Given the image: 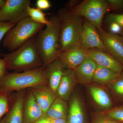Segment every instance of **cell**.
<instances>
[{
    "label": "cell",
    "mask_w": 123,
    "mask_h": 123,
    "mask_svg": "<svg viewBox=\"0 0 123 123\" xmlns=\"http://www.w3.org/2000/svg\"><path fill=\"white\" fill-rule=\"evenodd\" d=\"M68 104L66 101L57 97L45 114L48 118L58 119L67 118Z\"/></svg>",
    "instance_id": "44dd1931"
},
{
    "label": "cell",
    "mask_w": 123,
    "mask_h": 123,
    "mask_svg": "<svg viewBox=\"0 0 123 123\" xmlns=\"http://www.w3.org/2000/svg\"><path fill=\"white\" fill-rule=\"evenodd\" d=\"M15 25V24L2 22L0 21V43L8 31ZM1 56V54L0 53V57Z\"/></svg>",
    "instance_id": "f1b7e54d"
},
{
    "label": "cell",
    "mask_w": 123,
    "mask_h": 123,
    "mask_svg": "<svg viewBox=\"0 0 123 123\" xmlns=\"http://www.w3.org/2000/svg\"><path fill=\"white\" fill-rule=\"evenodd\" d=\"M24 123H33L45 116L30 89L25 92L23 105Z\"/></svg>",
    "instance_id": "8fae6325"
},
{
    "label": "cell",
    "mask_w": 123,
    "mask_h": 123,
    "mask_svg": "<svg viewBox=\"0 0 123 123\" xmlns=\"http://www.w3.org/2000/svg\"><path fill=\"white\" fill-rule=\"evenodd\" d=\"M80 2L79 0H70L66 3L64 8L70 11L74 8Z\"/></svg>",
    "instance_id": "d6a6232c"
},
{
    "label": "cell",
    "mask_w": 123,
    "mask_h": 123,
    "mask_svg": "<svg viewBox=\"0 0 123 123\" xmlns=\"http://www.w3.org/2000/svg\"><path fill=\"white\" fill-rule=\"evenodd\" d=\"M50 23L35 37L36 47L45 68L57 59L59 53L60 22L57 15H52Z\"/></svg>",
    "instance_id": "7a4b0ae2"
},
{
    "label": "cell",
    "mask_w": 123,
    "mask_h": 123,
    "mask_svg": "<svg viewBox=\"0 0 123 123\" xmlns=\"http://www.w3.org/2000/svg\"><path fill=\"white\" fill-rule=\"evenodd\" d=\"M88 56V50L79 44L59 52L57 59L66 68L74 70Z\"/></svg>",
    "instance_id": "9c48e42d"
},
{
    "label": "cell",
    "mask_w": 123,
    "mask_h": 123,
    "mask_svg": "<svg viewBox=\"0 0 123 123\" xmlns=\"http://www.w3.org/2000/svg\"><path fill=\"white\" fill-rule=\"evenodd\" d=\"M120 74L110 68L97 65L93 83L102 86H106L114 81Z\"/></svg>",
    "instance_id": "ffe728a7"
},
{
    "label": "cell",
    "mask_w": 123,
    "mask_h": 123,
    "mask_svg": "<svg viewBox=\"0 0 123 123\" xmlns=\"http://www.w3.org/2000/svg\"><path fill=\"white\" fill-rule=\"evenodd\" d=\"M107 23L108 25V32L113 34L120 36L123 37V30L119 24L113 22Z\"/></svg>",
    "instance_id": "83f0119b"
},
{
    "label": "cell",
    "mask_w": 123,
    "mask_h": 123,
    "mask_svg": "<svg viewBox=\"0 0 123 123\" xmlns=\"http://www.w3.org/2000/svg\"><path fill=\"white\" fill-rule=\"evenodd\" d=\"M91 123H123L103 114L101 111L95 114Z\"/></svg>",
    "instance_id": "484cf974"
},
{
    "label": "cell",
    "mask_w": 123,
    "mask_h": 123,
    "mask_svg": "<svg viewBox=\"0 0 123 123\" xmlns=\"http://www.w3.org/2000/svg\"><path fill=\"white\" fill-rule=\"evenodd\" d=\"M33 123H50L49 120L48 118L46 116H44L43 117L39 120L37 121H36Z\"/></svg>",
    "instance_id": "e575fe53"
},
{
    "label": "cell",
    "mask_w": 123,
    "mask_h": 123,
    "mask_svg": "<svg viewBox=\"0 0 123 123\" xmlns=\"http://www.w3.org/2000/svg\"><path fill=\"white\" fill-rule=\"evenodd\" d=\"M45 25L34 21L30 17L20 21L8 31L3 39L2 46L12 52L39 33Z\"/></svg>",
    "instance_id": "5b68a950"
},
{
    "label": "cell",
    "mask_w": 123,
    "mask_h": 123,
    "mask_svg": "<svg viewBox=\"0 0 123 123\" xmlns=\"http://www.w3.org/2000/svg\"><path fill=\"white\" fill-rule=\"evenodd\" d=\"M111 8L106 0H84L70 10V13L85 18L92 23L98 30H102L104 16Z\"/></svg>",
    "instance_id": "8992f818"
},
{
    "label": "cell",
    "mask_w": 123,
    "mask_h": 123,
    "mask_svg": "<svg viewBox=\"0 0 123 123\" xmlns=\"http://www.w3.org/2000/svg\"><path fill=\"white\" fill-rule=\"evenodd\" d=\"M88 56L97 65L108 68L120 74L123 71V66L110 53L97 49L88 50Z\"/></svg>",
    "instance_id": "4fadbf2b"
},
{
    "label": "cell",
    "mask_w": 123,
    "mask_h": 123,
    "mask_svg": "<svg viewBox=\"0 0 123 123\" xmlns=\"http://www.w3.org/2000/svg\"><path fill=\"white\" fill-rule=\"evenodd\" d=\"M69 101L68 123H85V110L79 95L73 93Z\"/></svg>",
    "instance_id": "ac0fdd59"
},
{
    "label": "cell",
    "mask_w": 123,
    "mask_h": 123,
    "mask_svg": "<svg viewBox=\"0 0 123 123\" xmlns=\"http://www.w3.org/2000/svg\"><path fill=\"white\" fill-rule=\"evenodd\" d=\"M105 21L106 23L115 22L121 26L123 31V13H110L106 16Z\"/></svg>",
    "instance_id": "4316f807"
},
{
    "label": "cell",
    "mask_w": 123,
    "mask_h": 123,
    "mask_svg": "<svg viewBox=\"0 0 123 123\" xmlns=\"http://www.w3.org/2000/svg\"><path fill=\"white\" fill-rule=\"evenodd\" d=\"M25 92V90L18 91L13 97L10 107L2 119L3 123H24L23 105Z\"/></svg>",
    "instance_id": "7c38bea8"
},
{
    "label": "cell",
    "mask_w": 123,
    "mask_h": 123,
    "mask_svg": "<svg viewBox=\"0 0 123 123\" xmlns=\"http://www.w3.org/2000/svg\"><path fill=\"white\" fill-rule=\"evenodd\" d=\"M101 112L114 119L123 123V104Z\"/></svg>",
    "instance_id": "d4e9b609"
},
{
    "label": "cell",
    "mask_w": 123,
    "mask_h": 123,
    "mask_svg": "<svg viewBox=\"0 0 123 123\" xmlns=\"http://www.w3.org/2000/svg\"><path fill=\"white\" fill-rule=\"evenodd\" d=\"M99 35L108 53L123 66V37L102 29Z\"/></svg>",
    "instance_id": "30bf717a"
},
{
    "label": "cell",
    "mask_w": 123,
    "mask_h": 123,
    "mask_svg": "<svg viewBox=\"0 0 123 123\" xmlns=\"http://www.w3.org/2000/svg\"><path fill=\"white\" fill-rule=\"evenodd\" d=\"M6 63L4 59L0 58V78L8 73Z\"/></svg>",
    "instance_id": "1f68e13d"
},
{
    "label": "cell",
    "mask_w": 123,
    "mask_h": 123,
    "mask_svg": "<svg viewBox=\"0 0 123 123\" xmlns=\"http://www.w3.org/2000/svg\"><path fill=\"white\" fill-rule=\"evenodd\" d=\"M77 84V81L74 70L66 68L56 91L57 97L68 102Z\"/></svg>",
    "instance_id": "9a60e30c"
},
{
    "label": "cell",
    "mask_w": 123,
    "mask_h": 123,
    "mask_svg": "<svg viewBox=\"0 0 123 123\" xmlns=\"http://www.w3.org/2000/svg\"><path fill=\"white\" fill-rule=\"evenodd\" d=\"M28 13L29 17L34 21L37 23L48 25L50 23V20H47L46 16L47 14L37 8L31 7V6L28 7Z\"/></svg>",
    "instance_id": "cb8c5ba5"
},
{
    "label": "cell",
    "mask_w": 123,
    "mask_h": 123,
    "mask_svg": "<svg viewBox=\"0 0 123 123\" xmlns=\"http://www.w3.org/2000/svg\"><path fill=\"white\" fill-rule=\"evenodd\" d=\"M113 98L123 104V71L114 81L106 86Z\"/></svg>",
    "instance_id": "7402d4cb"
},
{
    "label": "cell",
    "mask_w": 123,
    "mask_h": 123,
    "mask_svg": "<svg viewBox=\"0 0 123 123\" xmlns=\"http://www.w3.org/2000/svg\"><path fill=\"white\" fill-rule=\"evenodd\" d=\"M97 65L89 56L74 69L78 84L87 86L92 84Z\"/></svg>",
    "instance_id": "e0dca14e"
},
{
    "label": "cell",
    "mask_w": 123,
    "mask_h": 123,
    "mask_svg": "<svg viewBox=\"0 0 123 123\" xmlns=\"http://www.w3.org/2000/svg\"><path fill=\"white\" fill-rule=\"evenodd\" d=\"M13 97L12 93H7L0 89V121L8 112Z\"/></svg>",
    "instance_id": "603a6c76"
},
{
    "label": "cell",
    "mask_w": 123,
    "mask_h": 123,
    "mask_svg": "<svg viewBox=\"0 0 123 123\" xmlns=\"http://www.w3.org/2000/svg\"><path fill=\"white\" fill-rule=\"evenodd\" d=\"M40 85L48 86L43 67L21 72L8 73L0 78V89L7 93Z\"/></svg>",
    "instance_id": "3957f363"
},
{
    "label": "cell",
    "mask_w": 123,
    "mask_h": 123,
    "mask_svg": "<svg viewBox=\"0 0 123 123\" xmlns=\"http://www.w3.org/2000/svg\"><path fill=\"white\" fill-rule=\"evenodd\" d=\"M57 15L60 22L59 53L80 44L84 21L81 17L70 13L64 7L59 10Z\"/></svg>",
    "instance_id": "277c9868"
},
{
    "label": "cell",
    "mask_w": 123,
    "mask_h": 123,
    "mask_svg": "<svg viewBox=\"0 0 123 123\" xmlns=\"http://www.w3.org/2000/svg\"><path fill=\"white\" fill-rule=\"evenodd\" d=\"M30 0H6L5 3L0 8V21L16 24L29 17L28 7Z\"/></svg>",
    "instance_id": "52a82bcc"
},
{
    "label": "cell",
    "mask_w": 123,
    "mask_h": 123,
    "mask_svg": "<svg viewBox=\"0 0 123 123\" xmlns=\"http://www.w3.org/2000/svg\"><path fill=\"white\" fill-rule=\"evenodd\" d=\"M0 123H3V121H2V119L0 121Z\"/></svg>",
    "instance_id": "8d00e7d4"
},
{
    "label": "cell",
    "mask_w": 123,
    "mask_h": 123,
    "mask_svg": "<svg viewBox=\"0 0 123 123\" xmlns=\"http://www.w3.org/2000/svg\"><path fill=\"white\" fill-rule=\"evenodd\" d=\"M80 44L88 50L92 49H97L108 53L97 27L86 19L83 22Z\"/></svg>",
    "instance_id": "ba28073f"
},
{
    "label": "cell",
    "mask_w": 123,
    "mask_h": 123,
    "mask_svg": "<svg viewBox=\"0 0 123 123\" xmlns=\"http://www.w3.org/2000/svg\"><path fill=\"white\" fill-rule=\"evenodd\" d=\"M111 10L123 11V0H106Z\"/></svg>",
    "instance_id": "f546056e"
},
{
    "label": "cell",
    "mask_w": 123,
    "mask_h": 123,
    "mask_svg": "<svg viewBox=\"0 0 123 123\" xmlns=\"http://www.w3.org/2000/svg\"><path fill=\"white\" fill-rule=\"evenodd\" d=\"M5 2L6 0H0V8L4 6Z\"/></svg>",
    "instance_id": "d590c367"
},
{
    "label": "cell",
    "mask_w": 123,
    "mask_h": 123,
    "mask_svg": "<svg viewBox=\"0 0 123 123\" xmlns=\"http://www.w3.org/2000/svg\"><path fill=\"white\" fill-rule=\"evenodd\" d=\"M45 114L57 97L56 93L48 86L40 85L30 88Z\"/></svg>",
    "instance_id": "5bb4252c"
},
{
    "label": "cell",
    "mask_w": 123,
    "mask_h": 123,
    "mask_svg": "<svg viewBox=\"0 0 123 123\" xmlns=\"http://www.w3.org/2000/svg\"><path fill=\"white\" fill-rule=\"evenodd\" d=\"M36 8L40 10H47L50 9L52 5L48 0H37L36 2Z\"/></svg>",
    "instance_id": "4dcf8cb0"
},
{
    "label": "cell",
    "mask_w": 123,
    "mask_h": 123,
    "mask_svg": "<svg viewBox=\"0 0 123 123\" xmlns=\"http://www.w3.org/2000/svg\"><path fill=\"white\" fill-rule=\"evenodd\" d=\"M7 69L21 72L43 67V61L38 51L35 37L19 48L7 54H1Z\"/></svg>",
    "instance_id": "6da1fadb"
},
{
    "label": "cell",
    "mask_w": 123,
    "mask_h": 123,
    "mask_svg": "<svg viewBox=\"0 0 123 123\" xmlns=\"http://www.w3.org/2000/svg\"><path fill=\"white\" fill-rule=\"evenodd\" d=\"M66 69L63 64L57 59L45 68V74L48 86L56 93Z\"/></svg>",
    "instance_id": "d6986e66"
},
{
    "label": "cell",
    "mask_w": 123,
    "mask_h": 123,
    "mask_svg": "<svg viewBox=\"0 0 123 123\" xmlns=\"http://www.w3.org/2000/svg\"><path fill=\"white\" fill-rule=\"evenodd\" d=\"M48 119L50 123H68L67 118L58 119H50L48 118Z\"/></svg>",
    "instance_id": "836d02e7"
},
{
    "label": "cell",
    "mask_w": 123,
    "mask_h": 123,
    "mask_svg": "<svg viewBox=\"0 0 123 123\" xmlns=\"http://www.w3.org/2000/svg\"><path fill=\"white\" fill-rule=\"evenodd\" d=\"M87 86L92 99L103 111H107L114 107L112 98L103 86L94 83Z\"/></svg>",
    "instance_id": "2e32d148"
}]
</instances>
